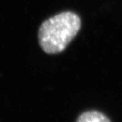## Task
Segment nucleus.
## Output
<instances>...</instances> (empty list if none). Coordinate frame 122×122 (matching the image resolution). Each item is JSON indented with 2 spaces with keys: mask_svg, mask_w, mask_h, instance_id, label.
I'll use <instances>...</instances> for the list:
<instances>
[{
  "mask_svg": "<svg viewBox=\"0 0 122 122\" xmlns=\"http://www.w3.org/2000/svg\"><path fill=\"white\" fill-rule=\"evenodd\" d=\"M81 28V19L77 14L65 11L52 16L41 24L38 39L41 48L48 54L63 52Z\"/></svg>",
  "mask_w": 122,
  "mask_h": 122,
  "instance_id": "obj_1",
  "label": "nucleus"
},
{
  "mask_svg": "<svg viewBox=\"0 0 122 122\" xmlns=\"http://www.w3.org/2000/svg\"><path fill=\"white\" fill-rule=\"evenodd\" d=\"M76 122H111L109 119L98 111H86L82 113Z\"/></svg>",
  "mask_w": 122,
  "mask_h": 122,
  "instance_id": "obj_2",
  "label": "nucleus"
}]
</instances>
